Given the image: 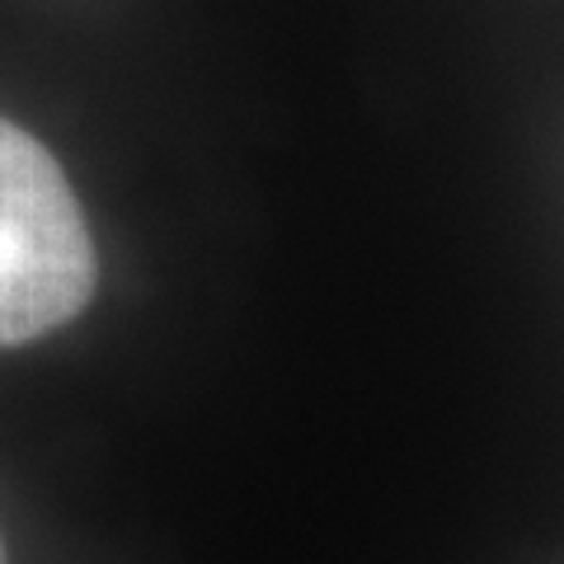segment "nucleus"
Returning <instances> with one entry per match:
<instances>
[{"label":"nucleus","instance_id":"f257e3e1","mask_svg":"<svg viewBox=\"0 0 564 564\" xmlns=\"http://www.w3.org/2000/svg\"><path fill=\"white\" fill-rule=\"evenodd\" d=\"M95 292L99 250L66 170L0 113V348L66 329Z\"/></svg>","mask_w":564,"mask_h":564},{"label":"nucleus","instance_id":"f03ea898","mask_svg":"<svg viewBox=\"0 0 564 564\" xmlns=\"http://www.w3.org/2000/svg\"><path fill=\"white\" fill-rule=\"evenodd\" d=\"M0 564H10V551H6V536H0Z\"/></svg>","mask_w":564,"mask_h":564}]
</instances>
